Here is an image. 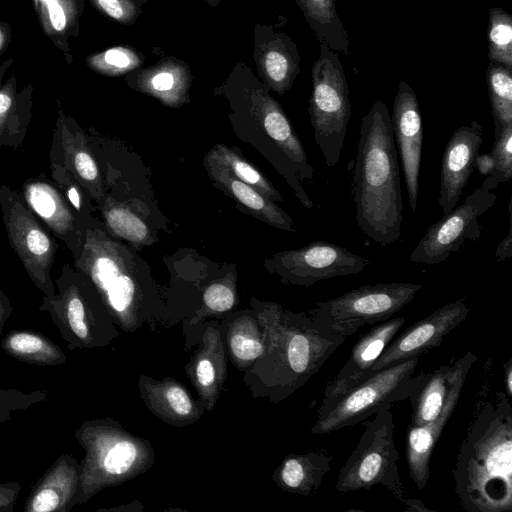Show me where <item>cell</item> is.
Instances as JSON below:
<instances>
[{
    "instance_id": "cell-1",
    "label": "cell",
    "mask_w": 512,
    "mask_h": 512,
    "mask_svg": "<svg viewBox=\"0 0 512 512\" xmlns=\"http://www.w3.org/2000/svg\"><path fill=\"white\" fill-rule=\"evenodd\" d=\"M453 477L463 510L512 511V406L506 393L477 403Z\"/></svg>"
},
{
    "instance_id": "cell-2",
    "label": "cell",
    "mask_w": 512,
    "mask_h": 512,
    "mask_svg": "<svg viewBox=\"0 0 512 512\" xmlns=\"http://www.w3.org/2000/svg\"><path fill=\"white\" fill-rule=\"evenodd\" d=\"M351 195L356 222L367 237L382 246L400 238L403 200L398 152L390 114L381 100L361 118Z\"/></svg>"
},
{
    "instance_id": "cell-3",
    "label": "cell",
    "mask_w": 512,
    "mask_h": 512,
    "mask_svg": "<svg viewBox=\"0 0 512 512\" xmlns=\"http://www.w3.org/2000/svg\"><path fill=\"white\" fill-rule=\"evenodd\" d=\"M73 263L92 283L113 320L123 328H132L140 320L144 290L133 254L113 240L93 216L81 253Z\"/></svg>"
},
{
    "instance_id": "cell-4",
    "label": "cell",
    "mask_w": 512,
    "mask_h": 512,
    "mask_svg": "<svg viewBox=\"0 0 512 512\" xmlns=\"http://www.w3.org/2000/svg\"><path fill=\"white\" fill-rule=\"evenodd\" d=\"M74 435L85 457L80 462V483L73 506L131 478L148 462L147 447L109 418L85 421Z\"/></svg>"
},
{
    "instance_id": "cell-5",
    "label": "cell",
    "mask_w": 512,
    "mask_h": 512,
    "mask_svg": "<svg viewBox=\"0 0 512 512\" xmlns=\"http://www.w3.org/2000/svg\"><path fill=\"white\" fill-rule=\"evenodd\" d=\"M54 285V296L43 295L38 309L49 314L69 350L105 346L117 336L111 314L84 274L66 263Z\"/></svg>"
},
{
    "instance_id": "cell-6",
    "label": "cell",
    "mask_w": 512,
    "mask_h": 512,
    "mask_svg": "<svg viewBox=\"0 0 512 512\" xmlns=\"http://www.w3.org/2000/svg\"><path fill=\"white\" fill-rule=\"evenodd\" d=\"M420 356L389 365L317 410L312 434L323 435L354 426L399 401L408 400L426 371L417 372Z\"/></svg>"
},
{
    "instance_id": "cell-7",
    "label": "cell",
    "mask_w": 512,
    "mask_h": 512,
    "mask_svg": "<svg viewBox=\"0 0 512 512\" xmlns=\"http://www.w3.org/2000/svg\"><path fill=\"white\" fill-rule=\"evenodd\" d=\"M243 103L257 123L273 141L287 162L290 184L297 198L306 208L313 203L305 192L301 180L313 178V168L291 122L280 104L269 94V89L243 62L234 65L224 85Z\"/></svg>"
},
{
    "instance_id": "cell-8",
    "label": "cell",
    "mask_w": 512,
    "mask_h": 512,
    "mask_svg": "<svg viewBox=\"0 0 512 512\" xmlns=\"http://www.w3.org/2000/svg\"><path fill=\"white\" fill-rule=\"evenodd\" d=\"M422 287L406 282L363 285L336 298L317 302L308 316L319 331L348 338L365 325L390 319L409 304Z\"/></svg>"
},
{
    "instance_id": "cell-9",
    "label": "cell",
    "mask_w": 512,
    "mask_h": 512,
    "mask_svg": "<svg viewBox=\"0 0 512 512\" xmlns=\"http://www.w3.org/2000/svg\"><path fill=\"white\" fill-rule=\"evenodd\" d=\"M308 112L318 145L327 166L338 164L351 116L349 88L343 64L336 51L320 43L312 66V93Z\"/></svg>"
},
{
    "instance_id": "cell-10",
    "label": "cell",
    "mask_w": 512,
    "mask_h": 512,
    "mask_svg": "<svg viewBox=\"0 0 512 512\" xmlns=\"http://www.w3.org/2000/svg\"><path fill=\"white\" fill-rule=\"evenodd\" d=\"M359 441L340 468L335 488L338 492L386 488L398 501L404 500V486L399 474V452L394 439V415L385 408L363 424Z\"/></svg>"
},
{
    "instance_id": "cell-11",
    "label": "cell",
    "mask_w": 512,
    "mask_h": 512,
    "mask_svg": "<svg viewBox=\"0 0 512 512\" xmlns=\"http://www.w3.org/2000/svg\"><path fill=\"white\" fill-rule=\"evenodd\" d=\"M0 209L7 239L30 280L47 297L56 290L51 268L58 250L53 234L26 205L20 192L0 186Z\"/></svg>"
},
{
    "instance_id": "cell-12",
    "label": "cell",
    "mask_w": 512,
    "mask_h": 512,
    "mask_svg": "<svg viewBox=\"0 0 512 512\" xmlns=\"http://www.w3.org/2000/svg\"><path fill=\"white\" fill-rule=\"evenodd\" d=\"M496 200V194L487 187L477 188L461 205L444 214L427 230L410 254V260L426 265L438 264L458 252L466 240H478L481 236L478 219Z\"/></svg>"
},
{
    "instance_id": "cell-13",
    "label": "cell",
    "mask_w": 512,
    "mask_h": 512,
    "mask_svg": "<svg viewBox=\"0 0 512 512\" xmlns=\"http://www.w3.org/2000/svg\"><path fill=\"white\" fill-rule=\"evenodd\" d=\"M369 263L367 258L326 241L282 251L266 261L267 267L277 273L282 282L305 287L321 280L358 274Z\"/></svg>"
},
{
    "instance_id": "cell-14",
    "label": "cell",
    "mask_w": 512,
    "mask_h": 512,
    "mask_svg": "<svg viewBox=\"0 0 512 512\" xmlns=\"http://www.w3.org/2000/svg\"><path fill=\"white\" fill-rule=\"evenodd\" d=\"M346 338L319 331L304 313L289 314L282 336L281 384L291 393L317 373Z\"/></svg>"
},
{
    "instance_id": "cell-15",
    "label": "cell",
    "mask_w": 512,
    "mask_h": 512,
    "mask_svg": "<svg viewBox=\"0 0 512 512\" xmlns=\"http://www.w3.org/2000/svg\"><path fill=\"white\" fill-rule=\"evenodd\" d=\"M20 194L26 205L76 260L83 248L87 224L45 174L23 182Z\"/></svg>"
},
{
    "instance_id": "cell-16",
    "label": "cell",
    "mask_w": 512,
    "mask_h": 512,
    "mask_svg": "<svg viewBox=\"0 0 512 512\" xmlns=\"http://www.w3.org/2000/svg\"><path fill=\"white\" fill-rule=\"evenodd\" d=\"M468 314L469 307L464 299L436 309L395 336L371 368L369 376L389 365L413 356H421L431 348L439 346L445 336L465 321Z\"/></svg>"
},
{
    "instance_id": "cell-17",
    "label": "cell",
    "mask_w": 512,
    "mask_h": 512,
    "mask_svg": "<svg viewBox=\"0 0 512 512\" xmlns=\"http://www.w3.org/2000/svg\"><path fill=\"white\" fill-rule=\"evenodd\" d=\"M49 159L65 166L87 189L97 206L103 202L106 197L104 179L88 135L61 109L57 113Z\"/></svg>"
},
{
    "instance_id": "cell-18",
    "label": "cell",
    "mask_w": 512,
    "mask_h": 512,
    "mask_svg": "<svg viewBox=\"0 0 512 512\" xmlns=\"http://www.w3.org/2000/svg\"><path fill=\"white\" fill-rule=\"evenodd\" d=\"M390 119L400 154L409 206L416 213L424 130L416 93L404 80L398 85Z\"/></svg>"
},
{
    "instance_id": "cell-19",
    "label": "cell",
    "mask_w": 512,
    "mask_h": 512,
    "mask_svg": "<svg viewBox=\"0 0 512 512\" xmlns=\"http://www.w3.org/2000/svg\"><path fill=\"white\" fill-rule=\"evenodd\" d=\"M253 59L260 81L271 91L284 95L300 73V55L293 40L270 24L254 27Z\"/></svg>"
},
{
    "instance_id": "cell-20",
    "label": "cell",
    "mask_w": 512,
    "mask_h": 512,
    "mask_svg": "<svg viewBox=\"0 0 512 512\" xmlns=\"http://www.w3.org/2000/svg\"><path fill=\"white\" fill-rule=\"evenodd\" d=\"M471 351L451 363L426 372L422 383L408 399L412 408L410 424L434 421L454 399H459L465 380L476 362Z\"/></svg>"
},
{
    "instance_id": "cell-21",
    "label": "cell",
    "mask_w": 512,
    "mask_h": 512,
    "mask_svg": "<svg viewBox=\"0 0 512 512\" xmlns=\"http://www.w3.org/2000/svg\"><path fill=\"white\" fill-rule=\"evenodd\" d=\"M481 124L473 120L454 131L447 142L441 160L438 203L443 214L453 209L474 172V159L483 138Z\"/></svg>"
},
{
    "instance_id": "cell-22",
    "label": "cell",
    "mask_w": 512,
    "mask_h": 512,
    "mask_svg": "<svg viewBox=\"0 0 512 512\" xmlns=\"http://www.w3.org/2000/svg\"><path fill=\"white\" fill-rule=\"evenodd\" d=\"M404 323V316L390 318L364 334L353 346L347 361L337 375L327 383L318 409L326 407L337 397L366 379L383 350Z\"/></svg>"
},
{
    "instance_id": "cell-23",
    "label": "cell",
    "mask_w": 512,
    "mask_h": 512,
    "mask_svg": "<svg viewBox=\"0 0 512 512\" xmlns=\"http://www.w3.org/2000/svg\"><path fill=\"white\" fill-rule=\"evenodd\" d=\"M127 85L147 94L168 107L189 102L192 73L184 61L165 56L157 63L140 67L125 75Z\"/></svg>"
},
{
    "instance_id": "cell-24",
    "label": "cell",
    "mask_w": 512,
    "mask_h": 512,
    "mask_svg": "<svg viewBox=\"0 0 512 512\" xmlns=\"http://www.w3.org/2000/svg\"><path fill=\"white\" fill-rule=\"evenodd\" d=\"M80 463L63 454L38 479L25 502V512H68L80 483Z\"/></svg>"
},
{
    "instance_id": "cell-25",
    "label": "cell",
    "mask_w": 512,
    "mask_h": 512,
    "mask_svg": "<svg viewBox=\"0 0 512 512\" xmlns=\"http://www.w3.org/2000/svg\"><path fill=\"white\" fill-rule=\"evenodd\" d=\"M204 164L215 185L240 204L246 213L275 228L296 231L292 218L273 201L236 178L226 167L208 155Z\"/></svg>"
},
{
    "instance_id": "cell-26",
    "label": "cell",
    "mask_w": 512,
    "mask_h": 512,
    "mask_svg": "<svg viewBox=\"0 0 512 512\" xmlns=\"http://www.w3.org/2000/svg\"><path fill=\"white\" fill-rule=\"evenodd\" d=\"M459 399L452 400L441 414L424 425L409 424L406 434L405 456L409 474L419 490L426 487L430 475V460L433 449L452 416Z\"/></svg>"
},
{
    "instance_id": "cell-27",
    "label": "cell",
    "mask_w": 512,
    "mask_h": 512,
    "mask_svg": "<svg viewBox=\"0 0 512 512\" xmlns=\"http://www.w3.org/2000/svg\"><path fill=\"white\" fill-rule=\"evenodd\" d=\"M31 119V87L17 92L13 79L5 85L0 83V147L19 149L23 145Z\"/></svg>"
},
{
    "instance_id": "cell-28",
    "label": "cell",
    "mask_w": 512,
    "mask_h": 512,
    "mask_svg": "<svg viewBox=\"0 0 512 512\" xmlns=\"http://www.w3.org/2000/svg\"><path fill=\"white\" fill-rule=\"evenodd\" d=\"M332 456L326 452L289 455L277 471L279 485L302 496L313 495L331 470Z\"/></svg>"
},
{
    "instance_id": "cell-29",
    "label": "cell",
    "mask_w": 512,
    "mask_h": 512,
    "mask_svg": "<svg viewBox=\"0 0 512 512\" xmlns=\"http://www.w3.org/2000/svg\"><path fill=\"white\" fill-rule=\"evenodd\" d=\"M319 43L349 54V36L335 0H295Z\"/></svg>"
},
{
    "instance_id": "cell-30",
    "label": "cell",
    "mask_w": 512,
    "mask_h": 512,
    "mask_svg": "<svg viewBox=\"0 0 512 512\" xmlns=\"http://www.w3.org/2000/svg\"><path fill=\"white\" fill-rule=\"evenodd\" d=\"M12 358L38 366H57L66 362L63 350L45 335L30 330H14L0 342Z\"/></svg>"
},
{
    "instance_id": "cell-31",
    "label": "cell",
    "mask_w": 512,
    "mask_h": 512,
    "mask_svg": "<svg viewBox=\"0 0 512 512\" xmlns=\"http://www.w3.org/2000/svg\"><path fill=\"white\" fill-rule=\"evenodd\" d=\"M148 384L144 389L145 401L165 421L181 425L198 417L197 407L181 384L173 380Z\"/></svg>"
},
{
    "instance_id": "cell-32",
    "label": "cell",
    "mask_w": 512,
    "mask_h": 512,
    "mask_svg": "<svg viewBox=\"0 0 512 512\" xmlns=\"http://www.w3.org/2000/svg\"><path fill=\"white\" fill-rule=\"evenodd\" d=\"M97 207L108 234L138 247L151 243L152 235L148 225L126 205L106 195Z\"/></svg>"
},
{
    "instance_id": "cell-33",
    "label": "cell",
    "mask_w": 512,
    "mask_h": 512,
    "mask_svg": "<svg viewBox=\"0 0 512 512\" xmlns=\"http://www.w3.org/2000/svg\"><path fill=\"white\" fill-rule=\"evenodd\" d=\"M486 83L496 139L503 128L512 126V69L489 63Z\"/></svg>"
},
{
    "instance_id": "cell-34",
    "label": "cell",
    "mask_w": 512,
    "mask_h": 512,
    "mask_svg": "<svg viewBox=\"0 0 512 512\" xmlns=\"http://www.w3.org/2000/svg\"><path fill=\"white\" fill-rule=\"evenodd\" d=\"M207 155L226 167L236 178L271 201H283L272 183L242 155L223 144L215 145Z\"/></svg>"
},
{
    "instance_id": "cell-35",
    "label": "cell",
    "mask_w": 512,
    "mask_h": 512,
    "mask_svg": "<svg viewBox=\"0 0 512 512\" xmlns=\"http://www.w3.org/2000/svg\"><path fill=\"white\" fill-rule=\"evenodd\" d=\"M489 63L512 69V15L501 7H492L487 27Z\"/></svg>"
},
{
    "instance_id": "cell-36",
    "label": "cell",
    "mask_w": 512,
    "mask_h": 512,
    "mask_svg": "<svg viewBox=\"0 0 512 512\" xmlns=\"http://www.w3.org/2000/svg\"><path fill=\"white\" fill-rule=\"evenodd\" d=\"M143 53L130 46H115L91 55L88 65L97 73L107 76L126 75L144 63Z\"/></svg>"
},
{
    "instance_id": "cell-37",
    "label": "cell",
    "mask_w": 512,
    "mask_h": 512,
    "mask_svg": "<svg viewBox=\"0 0 512 512\" xmlns=\"http://www.w3.org/2000/svg\"><path fill=\"white\" fill-rule=\"evenodd\" d=\"M50 176L80 218L88 224L95 208L87 189L65 166L59 163L50 162Z\"/></svg>"
},
{
    "instance_id": "cell-38",
    "label": "cell",
    "mask_w": 512,
    "mask_h": 512,
    "mask_svg": "<svg viewBox=\"0 0 512 512\" xmlns=\"http://www.w3.org/2000/svg\"><path fill=\"white\" fill-rule=\"evenodd\" d=\"M42 16L51 29L58 33L72 30L78 26V18L83 9L82 0H36Z\"/></svg>"
},
{
    "instance_id": "cell-39",
    "label": "cell",
    "mask_w": 512,
    "mask_h": 512,
    "mask_svg": "<svg viewBox=\"0 0 512 512\" xmlns=\"http://www.w3.org/2000/svg\"><path fill=\"white\" fill-rule=\"evenodd\" d=\"M495 168L486 178L483 186L492 190L499 183L511 180L512 177V126L503 128L499 136L494 139L492 147Z\"/></svg>"
},
{
    "instance_id": "cell-40",
    "label": "cell",
    "mask_w": 512,
    "mask_h": 512,
    "mask_svg": "<svg viewBox=\"0 0 512 512\" xmlns=\"http://www.w3.org/2000/svg\"><path fill=\"white\" fill-rule=\"evenodd\" d=\"M48 391H20L0 389V423L9 420L18 410H25L47 399Z\"/></svg>"
},
{
    "instance_id": "cell-41",
    "label": "cell",
    "mask_w": 512,
    "mask_h": 512,
    "mask_svg": "<svg viewBox=\"0 0 512 512\" xmlns=\"http://www.w3.org/2000/svg\"><path fill=\"white\" fill-rule=\"evenodd\" d=\"M236 296L230 277L211 283L204 291L205 306L213 312H225L235 304Z\"/></svg>"
},
{
    "instance_id": "cell-42",
    "label": "cell",
    "mask_w": 512,
    "mask_h": 512,
    "mask_svg": "<svg viewBox=\"0 0 512 512\" xmlns=\"http://www.w3.org/2000/svg\"><path fill=\"white\" fill-rule=\"evenodd\" d=\"M97 10L114 21L131 25L141 14V7L134 0H90Z\"/></svg>"
},
{
    "instance_id": "cell-43",
    "label": "cell",
    "mask_w": 512,
    "mask_h": 512,
    "mask_svg": "<svg viewBox=\"0 0 512 512\" xmlns=\"http://www.w3.org/2000/svg\"><path fill=\"white\" fill-rule=\"evenodd\" d=\"M230 348L233 355L242 361H252L263 352L262 343L247 334H235L230 339Z\"/></svg>"
},
{
    "instance_id": "cell-44",
    "label": "cell",
    "mask_w": 512,
    "mask_h": 512,
    "mask_svg": "<svg viewBox=\"0 0 512 512\" xmlns=\"http://www.w3.org/2000/svg\"><path fill=\"white\" fill-rule=\"evenodd\" d=\"M21 489L17 481L0 483V512H13Z\"/></svg>"
},
{
    "instance_id": "cell-45",
    "label": "cell",
    "mask_w": 512,
    "mask_h": 512,
    "mask_svg": "<svg viewBox=\"0 0 512 512\" xmlns=\"http://www.w3.org/2000/svg\"><path fill=\"white\" fill-rule=\"evenodd\" d=\"M197 382L203 387H211L215 383L216 372L213 362L208 358L200 359L196 364Z\"/></svg>"
},
{
    "instance_id": "cell-46",
    "label": "cell",
    "mask_w": 512,
    "mask_h": 512,
    "mask_svg": "<svg viewBox=\"0 0 512 512\" xmlns=\"http://www.w3.org/2000/svg\"><path fill=\"white\" fill-rule=\"evenodd\" d=\"M474 167L480 174L490 176L495 168L492 153H478L474 159Z\"/></svg>"
},
{
    "instance_id": "cell-47",
    "label": "cell",
    "mask_w": 512,
    "mask_h": 512,
    "mask_svg": "<svg viewBox=\"0 0 512 512\" xmlns=\"http://www.w3.org/2000/svg\"><path fill=\"white\" fill-rule=\"evenodd\" d=\"M495 257L497 261H504L505 259L512 257V226H511V216H510V227L507 235L504 239L498 244L495 250Z\"/></svg>"
},
{
    "instance_id": "cell-48",
    "label": "cell",
    "mask_w": 512,
    "mask_h": 512,
    "mask_svg": "<svg viewBox=\"0 0 512 512\" xmlns=\"http://www.w3.org/2000/svg\"><path fill=\"white\" fill-rule=\"evenodd\" d=\"M13 312L9 297L0 289V336L3 335V330L6 321L10 318Z\"/></svg>"
},
{
    "instance_id": "cell-49",
    "label": "cell",
    "mask_w": 512,
    "mask_h": 512,
    "mask_svg": "<svg viewBox=\"0 0 512 512\" xmlns=\"http://www.w3.org/2000/svg\"><path fill=\"white\" fill-rule=\"evenodd\" d=\"M406 511L409 512H430L431 509L426 507L425 504L419 499L404 498L401 502Z\"/></svg>"
},
{
    "instance_id": "cell-50",
    "label": "cell",
    "mask_w": 512,
    "mask_h": 512,
    "mask_svg": "<svg viewBox=\"0 0 512 512\" xmlns=\"http://www.w3.org/2000/svg\"><path fill=\"white\" fill-rule=\"evenodd\" d=\"M504 382L506 394L511 397L512 395V361L509 360L504 365Z\"/></svg>"
},
{
    "instance_id": "cell-51",
    "label": "cell",
    "mask_w": 512,
    "mask_h": 512,
    "mask_svg": "<svg viewBox=\"0 0 512 512\" xmlns=\"http://www.w3.org/2000/svg\"><path fill=\"white\" fill-rule=\"evenodd\" d=\"M207 3L210 7L216 8L218 7L221 0H202Z\"/></svg>"
},
{
    "instance_id": "cell-52",
    "label": "cell",
    "mask_w": 512,
    "mask_h": 512,
    "mask_svg": "<svg viewBox=\"0 0 512 512\" xmlns=\"http://www.w3.org/2000/svg\"><path fill=\"white\" fill-rule=\"evenodd\" d=\"M140 7L146 4L149 0H134Z\"/></svg>"
}]
</instances>
